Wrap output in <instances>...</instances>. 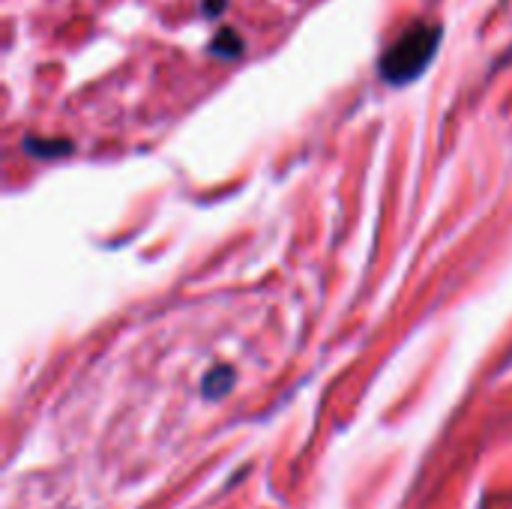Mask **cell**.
<instances>
[{"instance_id":"obj_1","label":"cell","mask_w":512,"mask_h":509,"mask_svg":"<svg viewBox=\"0 0 512 509\" xmlns=\"http://www.w3.org/2000/svg\"><path fill=\"white\" fill-rule=\"evenodd\" d=\"M444 30L435 21H417L411 24L381 57L378 72L390 87H405L411 81H417L435 60L438 48H441Z\"/></svg>"},{"instance_id":"obj_2","label":"cell","mask_w":512,"mask_h":509,"mask_svg":"<svg viewBox=\"0 0 512 509\" xmlns=\"http://www.w3.org/2000/svg\"><path fill=\"white\" fill-rule=\"evenodd\" d=\"M231 387H234V369L231 366L210 369L207 378H204V384H201V390H204L207 399H222Z\"/></svg>"},{"instance_id":"obj_3","label":"cell","mask_w":512,"mask_h":509,"mask_svg":"<svg viewBox=\"0 0 512 509\" xmlns=\"http://www.w3.org/2000/svg\"><path fill=\"white\" fill-rule=\"evenodd\" d=\"M210 54H216V57H222V60H237L240 54H243V39L234 33V30H219L216 33V39L210 42Z\"/></svg>"},{"instance_id":"obj_4","label":"cell","mask_w":512,"mask_h":509,"mask_svg":"<svg viewBox=\"0 0 512 509\" xmlns=\"http://www.w3.org/2000/svg\"><path fill=\"white\" fill-rule=\"evenodd\" d=\"M30 156H39V159H57V156H66L72 153V141H39V138H24L21 144Z\"/></svg>"},{"instance_id":"obj_5","label":"cell","mask_w":512,"mask_h":509,"mask_svg":"<svg viewBox=\"0 0 512 509\" xmlns=\"http://www.w3.org/2000/svg\"><path fill=\"white\" fill-rule=\"evenodd\" d=\"M225 3H228V0H204L201 12H204L207 18H216V15H222V12H225Z\"/></svg>"}]
</instances>
